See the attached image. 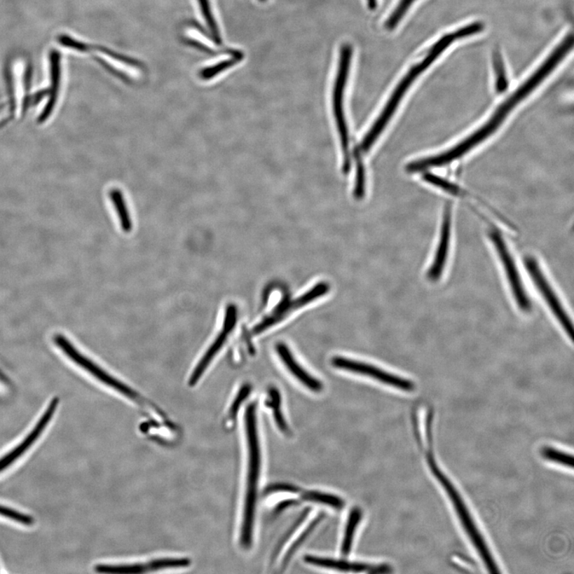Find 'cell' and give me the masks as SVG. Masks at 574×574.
Returning a JSON list of instances; mask_svg holds the SVG:
<instances>
[{
    "mask_svg": "<svg viewBox=\"0 0 574 574\" xmlns=\"http://www.w3.org/2000/svg\"><path fill=\"white\" fill-rule=\"evenodd\" d=\"M318 520H319V519H317L316 521H315L314 523H313L308 527V529H307L305 532H303V535H301V536H300V538L298 539V540L296 542H295V543L293 545V547H292V548L289 549V552L287 553V555L286 556V558L284 559L283 566H285L287 565V561H289V559L292 558V554H293V553H294L295 550H296L299 548V547L300 546V544L305 540L306 537L310 535V533L313 531V529L315 528Z\"/></svg>",
    "mask_w": 574,
    "mask_h": 574,
    "instance_id": "cell-28",
    "label": "cell"
},
{
    "mask_svg": "<svg viewBox=\"0 0 574 574\" xmlns=\"http://www.w3.org/2000/svg\"><path fill=\"white\" fill-rule=\"evenodd\" d=\"M353 57V46L348 43L341 46L337 75L333 91V111L339 133L342 152V170L349 172L350 168L349 131L344 112V95Z\"/></svg>",
    "mask_w": 574,
    "mask_h": 574,
    "instance_id": "cell-5",
    "label": "cell"
},
{
    "mask_svg": "<svg viewBox=\"0 0 574 574\" xmlns=\"http://www.w3.org/2000/svg\"><path fill=\"white\" fill-rule=\"evenodd\" d=\"M295 503H298V502L294 501V500H287V501L283 502V503H280V505H278L277 507L276 512H281V510L282 509L293 506V505H294Z\"/></svg>",
    "mask_w": 574,
    "mask_h": 574,
    "instance_id": "cell-30",
    "label": "cell"
},
{
    "mask_svg": "<svg viewBox=\"0 0 574 574\" xmlns=\"http://www.w3.org/2000/svg\"><path fill=\"white\" fill-rule=\"evenodd\" d=\"M493 67L495 71V89L498 94L505 92L509 86L505 62L500 51L493 55Z\"/></svg>",
    "mask_w": 574,
    "mask_h": 574,
    "instance_id": "cell-19",
    "label": "cell"
},
{
    "mask_svg": "<svg viewBox=\"0 0 574 574\" xmlns=\"http://www.w3.org/2000/svg\"><path fill=\"white\" fill-rule=\"evenodd\" d=\"M329 291V284L322 282L317 283V285L311 288L310 291L293 301H289V299L283 300L280 305L276 306V308L272 312L271 315L265 317L262 322H260L253 328L252 334L254 335H258L263 333L266 329L273 327L274 324L283 320V318L287 317L292 311L308 305L312 303L313 301L327 294Z\"/></svg>",
    "mask_w": 574,
    "mask_h": 574,
    "instance_id": "cell-11",
    "label": "cell"
},
{
    "mask_svg": "<svg viewBox=\"0 0 574 574\" xmlns=\"http://www.w3.org/2000/svg\"><path fill=\"white\" fill-rule=\"evenodd\" d=\"M109 197L118 214L121 230L125 233H130L132 230V221L123 191L118 189H113L110 190Z\"/></svg>",
    "mask_w": 574,
    "mask_h": 574,
    "instance_id": "cell-17",
    "label": "cell"
},
{
    "mask_svg": "<svg viewBox=\"0 0 574 574\" xmlns=\"http://www.w3.org/2000/svg\"><path fill=\"white\" fill-rule=\"evenodd\" d=\"M484 28V23L482 22L469 23L465 27L458 28L453 32L444 34L443 37L440 38L428 49L423 59L411 67L404 78L399 81L379 117L376 118L368 132L365 133V136L356 148L355 151V160H362L363 156L367 155L369 151L372 149L381 132L385 130V127L397 111L406 93L408 92L411 85L418 78L420 75L424 73L444 53V50L449 48L451 44L455 43L457 40L472 36L482 32Z\"/></svg>",
    "mask_w": 574,
    "mask_h": 574,
    "instance_id": "cell-2",
    "label": "cell"
},
{
    "mask_svg": "<svg viewBox=\"0 0 574 574\" xmlns=\"http://www.w3.org/2000/svg\"><path fill=\"white\" fill-rule=\"evenodd\" d=\"M191 564L187 558H163L144 563L98 565L95 571L103 573H144L165 570L184 569Z\"/></svg>",
    "mask_w": 574,
    "mask_h": 574,
    "instance_id": "cell-12",
    "label": "cell"
},
{
    "mask_svg": "<svg viewBox=\"0 0 574 574\" xmlns=\"http://www.w3.org/2000/svg\"><path fill=\"white\" fill-rule=\"evenodd\" d=\"M278 492H289V493H296L299 492V489L296 488V486L288 484H275L270 486L268 489L266 490V494H272V493H278Z\"/></svg>",
    "mask_w": 574,
    "mask_h": 574,
    "instance_id": "cell-29",
    "label": "cell"
},
{
    "mask_svg": "<svg viewBox=\"0 0 574 574\" xmlns=\"http://www.w3.org/2000/svg\"><path fill=\"white\" fill-rule=\"evenodd\" d=\"M304 500L322 503L324 505L329 506L335 509H341L344 507V501L338 496L326 493L317 491H306L303 493Z\"/></svg>",
    "mask_w": 574,
    "mask_h": 574,
    "instance_id": "cell-21",
    "label": "cell"
},
{
    "mask_svg": "<svg viewBox=\"0 0 574 574\" xmlns=\"http://www.w3.org/2000/svg\"><path fill=\"white\" fill-rule=\"evenodd\" d=\"M275 349L278 357H280L283 364H285V367L295 378L299 380L304 386L308 388L310 390L315 392H322L323 388L322 382L314 378V376L310 374L301 367L285 343L278 342Z\"/></svg>",
    "mask_w": 574,
    "mask_h": 574,
    "instance_id": "cell-15",
    "label": "cell"
},
{
    "mask_svg": "<svg viewBox=\"0 0 574 574\" xmlns=\"http://www.w3.org/2000/svg\"><path fill=\"white\" fill-rule=\"evenodd\" d=\"M54 341L62 352L65 353L69 360H71L75 364L83 369L85 372L89 374L92 378L100 381L101 384L111 388L113 391L120 394L124 398L130 399L131 402L139 406V407H142L156 425H166L169 422L170 420L164 416L165 414L161 413L160 410H158L152 404L149 403L146 399L142 397L132 388L126 385L125 382L120 381L116 376L107 372L106 369L102 368L100 364L93 362L91 359L80 353L65 336L56 334Z\"/></svg>",
    "mask_w": 574,
    "mask_h": 574,
    "instance_id": "cell-4",
    "label": "cell"
},
{
    "mask_svg": "<svg viewBox=\"0 0 574 574\" xmlns=\"http://www.w3.org/2000/svg\"><path fill=\"white\" fill-rule=\"evenodd\" d=\"M245 431L247 444V488L243 508L240 543L245 549L252 543L255 507L260 474V446L257 420V404L248 406L245 414Z\"/></svg>",
    "mask_w": 574,
    "mask_h": 574,
    "instance_id": "cell-3",
    "label": "cell"
},
{
    "mask_svg": "<svg viewBox=\"0 0 574 574\" xmlns=\"http://www.w3.org/2000/svg\"><path fill=\"white\" fill-rule=\"evenodd\" d=\"M367 5L370 11H374L378 8V0H367Z\"/></svg>",
    "mask_w": 574,
    "mask_h": 574,
    "instance_id": "cell-31",
    "label": "cell"
},
{
    "mask_svg": "<svg viewBox=\"0 0 574 574\" xmlns=\"http://www.w3.org/2000/svg\"><path fill=\"white\" fill-rule=\"evenodd\" d=\"M250 392L251 387L247 385L243 386L240 390L239 393H238V395L234 399L233 404H231L228 411V420L227 422H226L227 423L228 427H230L231 424L234 423L238 411H239L241 404L245 402V399L247 398Z\"/></svg>",
    "mask_w": 574,
    "mask_h": 574,
    "instance_id": "cell-26",
    "label": "cell"
},
{
    "mask_svg": "<svg viewBox=\"0 0 574 574\" xmlns=\"http://www.w3.org/2000/svg\"><path fill=\"white\" fill-rule=\"evenodd\" d=\"M525 265L533 282L535 283V285L537 287L538 291L541 294L545 301H546L549 307L550 310L552 311L554 315L556 317V320L559 321L562 328L564 329L565 332L573 339V326L570 318L569 315H567L559 298L556 296L553 287L550 285L546 276L544 275L538 261L532 257H527L525 259Z\"/></svg>",
    "mask_w": 574,
    "mask_h": 574,
    "instance_id": "cell-8",
    "label": "cell"
},
{
    "mask_svg": "<svg viewBox=\"0 0 574 574\" xmlns=\"http://www.w3.org/2000/svg\"><path fill=\"white\" fill-rule=\"evenodd\" d=\"M415 1L416 0H399L397 8L392 11L385 23V27L388 31H392L398 26Z\"/></svg>",
    "mask_w": 574,
    "mask_h": 574,
    "instance_id": "cell-22",
    "label": "cell"
},
{
    "mask_svg": "<svg viewBox=\"0 0 574 574\" xmlns=\"http://www.w3.org/2000/svg\"><path fill=\"white\" fill-rule=\"evenodd\" d=\"M304 561L307 564L327 568L341 571H355V572H370V573H388L390 571L388 566H372L365 564L350 563L343 561H337L330 559L318 558L314 556H306Z\"/></svg>",
    "mask_w": 574,
    "mask_h": 574,
    "instance_id": "cell-16",
    "label": "cell"
},
{
    "mask_svg": "<svg viewBox=\"0 0 574 574\" xmlns=\"http://www.w3.org/2000/svg\"><path fill=\"white\" fill-rule=\"evenodd\" d=\"M542 455L545 459L564 467H573V458L571 455L566 453L558 449L552 448H545L542 450Z\"/></svg>",
    "mask_w": 574,
    "mask_h": 574,
    "instance_id": "cell-24",
    "label": "cell"
},
{
    "mask_svg": "<svg viewBox=\"0 0 574 574\" xmlns=\"http://www.w3.org/2000/svg\"><path fill=\"white\" fill-rule=\"evenodd\" d=\"M489 237L498 254L501 260L503 269L505 270L506 275L510 289L513 294L516 303L519 308L525 312H528L531 309V301L527 296L523 282H521L520 274L512 254L510 253L509 248L502 235L496 230H491Z\"/></svg>",
    "mask_w": 574,
    "mask_h": 574,
    "instance_id": "cell-9",
    "label": "cell"
},
{
    "mask_svg": "<svg viewBox=\"0 0 574 574\" xmlns=\"http://www.w3.org/2000/svg\"><path fill=\"white\" fill-rule=\"evenodd\" d=\"M260 2H265L266 0H259Z\"/></svg>",
    "mask_w": 574,
    "mask_h": 574,
    "instance_id": "cell-32",
    "label": "cell"
},
{
    "mask_svg": "<svg viewBox=\"0 0 574 574\" xmlns=\"http://www.w3.org/2000/svg\"><path fill=\"white\" fill-rule=\"evenodd\" d=\"M59 403V399L55 398L52 399L48 409H46L43 414L41 419L37 423L33 431L29 433L27 437L23 439V442L17 446L14 450L10 451L8 455L4 456L0 459V472H3L6 468H8L11 463L15 462L17 459H19L25 451L31 448L32 445L36 443V439L41 436L46 426L48 425L52 417L54 416Z\"/></svg>",
    "mask_w": 574,
    "mask_h": 574,
    "instance_id": "cell-14",
    "label": "cell"
},
{
    "mask_svg": "<svg viewBox=\"0 0 574 574\" xmlns=\"http://www.w3.org/2000/svg\"><path fill=\"white\" fill-rule=\"evenodd\" d=\"M451 227V205L450 203L446 205L444 210L442 231L432 264L427 272L428 280L437 282L442 276L446 259H448Z\"/></svg>",
    "mask_w": 574,
    "mask_h": 574,
    "instance_id": "cell-13",
    "label": "cell"
},
{
    "mask_svg": "<svg viewBox=\"0 0 574 574\" xmlns=\"http://www.w3.org/2000/svg\"><path fill=\"white\" fill-rule=\"evenodd\" d=\"M198 1L202 14L205 17L208 27L210 28L214 40H216V42L218 43H221L219 29L216 21H214L210 2H208V0H198Z\"/></svg>",
    "mask_w": 574,
    "mask_h": 574,
    "instance_id": "cell-25",
    "label": "cell"
},
{
    "mask_svg": "<svg viewBox=\"0 0 574 574\" xmlns=\"http://www.w3.org/2000/svg\"><path fill=\"white\" fill-rule=\"evenodd\" d=\"M573 34H567L564 39L556 46V48L547 57V60L542 63V65L496 109L491 118L479 129L463 139L455 146L444 151L442 153L426 156V158L410 162L405 167L406 172L417 173L448 165L452 162L462 158L463 156H465L479 144L484 142L486 139H488L500 129L504 121L508 118L509 114L513 111L514 108L532 94L543 81L546 80L549 75L554 71V69L570 53L573 49Z\"/></svg>",
    "mask_w": 574,
    "mask_h": 574,
    "instance_id": "cell-1",
    "label": "cell"
},
{
    "mask_svg": "<svg viewBox=\"0 0 574 574\" xmlns=\"http://www.w3.org/2000/svg\"><path fill=\"white\" fill-rule=\"evenodd\" d=\"M269 396L268 401H266V405L273 410L274 417L278 428L282 432L287 434L288 433V426L282 413L280 393L276 388H272L269 391Z\"/></svg>",
    "mask_w": 574,
    "mask_h": 574,
    "instance_id": "cell-20",
    "label": "cell"
},
{
    "mask_svg": "<svg viewBox=\"0 0 574 574\" xmlns=\"http://www.w3.org/2000/svg\"><path fill=\"white\" fill-rule=\"evenodd\" d=\"M362 516V514L360 509L355 508L352 510L349 515V519H348L343 541H342V555L347 556L350 552L353 537H355L356 528L359 523H360Z\"/></svg>",
    "mask_w": 574,
    "mask_h": 574,
    "instance_id": "cell-18",
    "label": "cell"
},
{
    "mask_svg": "<svg viewBox=\"0 0 574 574\" xmlns=\"http://www.w3.org/2000/svg\"><path fill=\"white\" fill-rule=\"evenodd\" d=\"M334 367L349 371V372L368 376L369 378L378 381L383 384L390 385L405 392L414 390L415 385L413 381L399 378V376L385 372L374 365L367 363L353 360L343 357H334L332 359Z\"/></svg>",
    "mask_w": 574,
    "mask_h": 574,
    "instance_id": "cell-10",
    "label": "cell"
},
{
    "mask_svg": "<svg viewBox=\"0 0 574 574\" xmlns=\"http://www.w3.org/2000/svg\"><path fill=\"white\" fill-rule=\"evenodd\" d=\"M238 310L234 304H228L223 315L222 322L218 329V332L214 334L210 346L206 348L205 352L201 355L200 360L197 362L193 372L191 373L189 379L190 386H195L198 383L207 369H210L212 362L216 360L217 357L221 353L224 347L229 339V337L237 323Z\"/></svg>",
    "mask_w": 574,
    "mask_h": 574,
    "instance_id": "cell-7",
    "label": "cell"
},
{
    "mask_svg": "<svg viewBox=\"0 0 574 574\" xmlns=\"http://www.w3.org/2000/svg\"><path fill=\"white\" fill-rule=\"evenodd\" d=\"M429 465H430L435 477H436L439 482L442 484L446 494L449 495L450 500L452 503V505H453L456 510L458 517H459L461 521L463 529H465L466 531L467 535H468L470 540L472 541L474 548L477 549V552L479 553L480 558L482 559L484 565L486 566V568H488L491 573H500L495 560L492 558L490 550L488 546H486L482 535H481L477 526H475L474 521H473L471 514H470L468 509L465 505V502H463L462 500L460 495L459 493H458L457 490L455 488V486L450 482L449 478L445 477V474L442 472V470H439L436 462L434 461L432 457L429 458Z\"/></svg>",
    "mask_w": 574,
    "mask_h": 574,
    "instance_id": "cell-6",
    "label": "cell"
},
{
    "mask_svg": "<svg viewBox=\"0 0 574 574\" xmlns=\"http://www.w3.org/2000/svg\"><path fill=\"white\" fill-rule=\"evenodd\" d=\"M0 515H3L6 518L18 521V523L27 526H30L34 523V520L31 516L16 512L15 510L3 506H0Z\"/></svg>",
    "mask_w": 574,
    "mask_h": 574,
    "instance_id": "cell-27",
    "label": "cell"
},
{
    "mask_svg": "<svg viewBox=\"0 0 574 574\" xmlns=\"http://www.w3.org/2000/svg\"><path fill=\"white\" fill-rule=\"evenodd\" d=\"M242 59V55L241 53H238L237 55H234L233 59L224 60L220 62L217 64V65H214L210 67H207L204 71H202L200 73V77L202 79L204 80H210L216 77L217 75L221 73L224 71V69H227L235 65V63L240 62Z\"/></svg>",
    "mask_w": 574,
    "mask_h": 574,
    "instance_id": "cell-23",
    "label": "cell"
}]
</instances>
